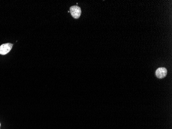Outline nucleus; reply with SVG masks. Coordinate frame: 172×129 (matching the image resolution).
<instances>
[{
	"label": "nucleus",
	"instance_id": "f257e3e1",
	"mask_svg": "<svg viewBox=\"0 0 172 129\" xmlns=\"http://www.w3.org/2000/svg\"><path fill=\"white\" fill-rule=\"evenodd\" d=\"M70 12H71V15L74 19H79L81 15L82 11L80 8L78 6H71L70 8Z\"/></svg>",
	"mask_w": 172,
	"mask_h": 129
},
{
	"label": "nucleus",
	"instance_id": "f03ea898",
	"mask_svg": "<svg viewBox=\"0 0 172 129\" xmlns=\"http://www.w3.org/2000/svg\"><path fill=\"white\" fill-rule=\"evenodd\" d=\"M13 44L10 43H7L2 44L0 46V54L5 55L9 53L10 51L12 49Z\"/></svg>",
	"mask_w": 172,
	"mask_h": 129
},
{
	"label": "nucleus",
	"instance_id": "7ed1b4c3",
	"mask_svg": "<svg viewBox=\"0 0 172 129\" xmlns=\"http://www.w3.org/2000/svg\"><path fill=\"white\" fill-rule=\"evenodd\" d=\"M167 75V70L165 68H159L156 71V75L159 79H162Z\"/></svg>",
	"mask_w": 172,
	"mask_h": 129
},
{
	"label": "nucleus",
	"instance_id": "20e7f679",
	"mask_svg": "<svg viewBox=\"0 0 172 129\" xmlns=\"http://www.w3.org/2000/svg\"><path fill=\"white\" fill-rule=\"evenodd\" d=\"M0 126H1V124H0Z\"/></svg>",
	"mask_w": 172,
	"mask_h": 129
}]
</instances>
